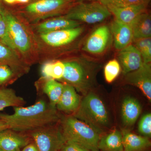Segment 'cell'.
<instances>
[{"instance_id": "cell-1", "label": "cell", "mask_w": 151, "mask_h": 151, "mask_svg": "<svg viewBox=\"0 0 151 151\" xmlns=\"http://www.w3.org/2000/svg\"><path fill=\"white\" fill-rule=\"evenodd\" d=\"M0 119L8 129L17 132H26L50 127L57 121L55 107L42 100L27 107H14V113L0 114Z\"/></svg>"}, {"instance_id": "cell-2", "label": "cell", "mask_w": 151, "mask_h": 151, "mask_svg": "<svg viewBox=\"0 0 151 151\" xmlns=\"http://www.w3.org/2000/svg\"><path fill=\"white\" fill-rule=\"evenodd\" d=\"M73 116L100 134L110 126L109 114L105 104L100 97L92 92L87 93L81 100Z\"/></svg>"}, {"instance_id": "cell-3", "label": "cell", "mask_w": 151, "mask_h": 151, "mask_svg": "<svg viewBox=\"0 0 151 151\" xmlns=\"http://www.w3.org/2000/svg\"><path fill=\"white\" fill-rule=\"evenodd\" d=\"M62 134L65 142H72L90 151H99L98 143L100 134L88 124L73 116L64 119Z\"/></svg>"}, {"instance_id": "cell-4", "label": "cell", "mask_w": 151, "mask_h": 151, "mask_svg": "<svg viewBox=\"0 0 151 151\" xmlns=\"http://www.w3.org/2000/svg\"><path fill=\"white\" fill-rule=\"evenodd\" d=\"M108 8L98 1L75 3L63 16L65 18L88 24L102 22L111 15Z\"/></svg>"}, {"instance_id": "cell-5", "label": "cell", "mask_w": 151, "mask_h": 151, "mask_svg": "<svg viewBox=\"0 0 151 151\" xmlns=\"http://www.w3.org/2000/svg\"><path fill=\"white\" fill-rule=\"evenodd\" d=\"M63 63L65 69L63 79L78 91L87 94L94 80L93 69L90 63L82 60Z\"/></svg>"}, {"instance_id": "cell-6", "label": "cell", "mask_w": 151, "mask_h": 151, "mask_svg": "<svg viewBox=\"0 0 151 151\" xmlns=\"http://www.w3.org/2000/svg\"><path fill=\"white\" fill-rule=\"evenodd\" d=\"M0 14L6 23L15 50L24 55L29 54L32 50L33 44L26 27L16 17L2 5L0 6Z\"/></svg>"}, {"instance_id": "cell-7", "label": "cell", "mask_w": 151, "mask_h": 151, "mask_svg": "<svg viewBox=\"0 0 151 151\" xmlns=\"http://www.w3.org/2000/svg\"><path fill=\"white\" fill-rule=\"evenodd\" d=\"M75 0H31L24 9L26 14L35 20L65 14Z\"/></svg>"}, {"instance_id": "cell-8", "label": "cell", "mask_w": 151, "mask_h": 151, "mask_svg": "<svg viewBox=\"0 0 151 151\" xmlns=\"http://www.w3.org/2000/svg\"><path fill=\"white\" fill-rule=\"evenodd\" d=\"M50 127L35 130L32 133L39 151H60L65 142L62 132Z\"/></svg>"}, {"instance_id": "cell-9", "label": "cell", "mask_w": 151, "mask_h": 151, "mask_svg": "<svg viewBox=\"0 0 151 151\" xmlns=\"http://www.w3.org/2000/svg\"><path fill=\"white\" fill-rule=\"evenodd\" d=\"M112 39L110 28L106 25L101 26L94 30L87 38L82 50L94 55L102 54L109 47Z\"/></svg>"}, {"instance_id": "cell-10", "label": "cell", "mask_w": 151, "mask_h": 151, "mask_svg": "<svg viewBox=\"0 0 151 151\" xmlns=\"http://www.w3.org/2000/svg\"><path fill=\"white\" fill-rule=\"evenodd\" d=\"M84 31L81 26L40 34L45 43L53 47L65 46L78 38Z\"/></svg>"}, {"instance_id": "cell-11", "label": "cell", "mask_w": 151, "mask_h": 151, "mask_svg": "<svg viewBox=\"0 0 151 151\" xmlns=\"http://www.w3.org/2000/svg\"><path fill=\"white\" fill-rule=\"evenodd\" d=\"M127 84L138 87L150 101L151 100V63H143L139 68L125 75Z\"/></svg>"}, {"instance_id": "cell-12", "label": "cell", "mask_w": 151, "mask_h": 151, "mask_svg": "<svg viewBox=\"0 0 151 151\" xmlns=\"http://www.w3.org/2000/svg\"><path fill=\"white\" fill-rule=\"evenodd\" d=\"M117 58L125 75L137 70L143 63L140 53L132 44L119 50Z\"/></svg>"}, {"instance_id": "cell-13", "label": "cell", "mask_w": 151, "mask_h": 151, "mask_svg": "<svg viewBox=\"0 0 151 151\" xmlns=\"http://www.w3.org/2000/svg\"><path fill=\"white\" fill-rule=\"evenodd\" d=\"M110 29L114 41V47L120 50L132 44L133 35L129 24H126L114 19Z\"/></svg>"}, {"instance_id": "cell-14", "label": "cell", "mask_w": 151, "mask_h": 151, "mask_svg": "<svg viewBox=\"0 0 151 151\" xmlns=\"http://www.w3.org/2000/svg\"><path fill=\"white\" fill-rule=\"evenodd\" d=\"M148 6V4H140L119 7H107L115 19L123 23L129 24L137 17L146 12Z\"/></svg>"}, {"instance_id": "cell-15", "label": "cell", "mask_w": 151, "mask_h": 151, "mask_svg": "<svg viewBox=\"0 0 151 151\" xmlns=\"http://www.w3.org/2000/svg\"><path fill=\"white\" fill-rule=\"evenodd\" d=\"M81 101L75 88L66 84L63 86L62 94L56 107L59 111L74 113L79 107Z\"/></svg>"}, {"instance_id": "cell-16", "label": "cell", "mask_w": 151, "mask_h": 151, "mask_svg": "<svg viewBox=\"0 0 151 151\" xmlns=\"http://www.w3.org/2000/svg\"><path fill=\"white\" fill-rule=\"evenodd\" d=\"M27 139L9 129L0 131V149L2 151H17L28 145Z\"/></svg>"}, {"instance_id": "cell-17", "label": "cell", "mask_w": 151, "mask_h": 151, "mask_svg": "<svg viewBox=\"0 0 151 151\" xmlns=\"http://www.w3.org/2000/svg\"><path fill=\"white\" fill-rule=\"evenodd\" d=\"M141 113V105L138 100L130 97L124 99L122 104V116L123 124L126 127L133 126Z\"/></svg>"}, {"instance_id": "cell-18", "label": "cell", "mask_w": 151, "mask_h": 151, "mask_svg": "<svg viewBox=\"0 0 151 151\" xmlns=\"http://www.w3.org/2000/svg\"><path fill=\"white\" fill-rule=\"evenodd\" d=\"M81 26V23L65 18L63 16L54 18L38 25L37 29L40 34Z\"/></svg>"}, {"instance_id": "cell-19", "label": "cell", "mask_w": 151, "mask_h": 151, "mask_svg": "<svg viewBox=\"0 0 151 151\" xmlns=\"http://www.w3.org/2000/svg\"><path fill=\"white\" fill-rule=\"evenodd\" d=\"M129 25L133 32V40L151 37V15L147 12L137 17Z\"/></svg>"}, {"instance_id": "cell-20", "label": "cell", "mask_w": 151, "mask_h": 151, "mask_svg": "<svg viewBox=\"0 0 151 151\" xmlns=\"http://www.w3.org/2000/svg\"><path fill=\"white\" fill-rule=\"evenodd\" d=\"M124 151H142L151 146L148 138L139 136L127 129L122 130Z\"/></svg>"}, {"instance_id": "cell-21", "label": "cell", "mask_w": 151, "mask_h": 151, "mask_svg": "<svg viewBox=\"0 0 151 151\" xmlns=\"http://www.w3.org/2000/svg\"><path fill=\"white\" fill-rule=\"evenodd\" d=\"M98 148L101 151H124L122 132L116 129L100 137Z\"/></svg>"}, {"instance_id": "cell-22", "label": "cell", "mask_w": 151, "mask_h": 151, "mask_svg": "<svg viewBox=\"0 0 151 151\" xmlns=\"http://www.w3.org/2000/svg\"><path fill=\"white\" fill-rule=\"evenodd\" d=\"M24 100L11 89H0V111L9 107H22Z\"/></svg>"}, {"instance_id": "cell-23", "label": "cell", "mask_w": 151, "mask_h": 151, "mask_svg": "<svg viewBox=\"0 0 151 151\" xmlns=\"http://www.w3.org/2000/svg\"><path fill=\"white\" fill-rule=\"evenodd\" d=\"M64 85L55 81L50 79L43 86V92L48 96L50 104L52 107H56L60 99L63 91Z\"/></svg>"}, {"instance_id": "cell-24", "label": "cell", "mask_w": 151, "mask_h": 151, "mask_svg": "<svg viewBox=\"0 0 151 151\" xmlns=\"http://www.w3.org/2000/svg\"><path fill=\"white\" fill-rule=\"evenodd\" d=\"M65 69L64 63L60 61L47 62L42 65V74L44 77L50 79H62Z\"/></svg>"}, {"instance_id": "cell-25", "label": "cell", "mask_w": 151, "mask_h": 151, "mask_svg": "<svg viewBox=\"0 0 151 151\" xmlns=\"http://www.w3.org/2000/svg\"><path fill=\"white\" fill-rule=\"evenodd\" d=\"M14 51L0 41V65L16 68L19 65V60Z\"/></svg>"}, {"instance_id": "cell-26", "label": "cell", "mask_w": 151, "mask_h": 151, "mask_svg": "<svg viewBox=\"0 0 151 151\" xmlns=\"http://www.w3.org/2000/svg\"><path fill=\"white\" fill-rule=\"evenodd\" d=\"M133 45L139 52L142 58L143 63H151V37L133 40Z\"/></svg>"}, {"instance_id": "cell-27", "label": "cell", "mask_w": 151, "mask_h": 151, "mask_svg": "<svg viewBox=\"0 0 151 151\" xmlns=\"http://www.w3.org/2000/svg\"><path fill=\"white\" fill-rule=\"evenodd\" d=\"M121 66L118 60H110L104 68L105 79L108 83L113 82L119 76L121 71Z\"/></svg>"}, {"instance_id": "cell-28", "label": "cell", "mask_w": 151, "mask_h": 151, "mask_svg": "<svg viewBox=\"0 0 151 151\" xmlns=\"http://www.w3.org/2000/svg\"><path fill=\"white\" fill-rule=\"evenodd\" d=\"M105 6L124 7L140 4H149L150 0H98Z\"/></svg>"}, {"instance_id": "cell-29", "label": "cell", "mask_w": 151, "mask_h": 151, "mask_svg": "<svg viewBox=\"0 0 151 151\" xmlns=\"http://www.w3.org/2000/svg\"><path fill=\"white\" fill-rule=\"evenodd\" d=\"M0 41L13 50H14L12 41L9 35L7 26L5 21L0 14Z\"/></svg>"}, {"instance_id": "cell-30", "label": "cell", "mask_w": 151, "mask_h": 151, "mask_svg": "<svg viewBox=\"0 0 151 151\" xmlns=\"http://www.w3.org/2000/svg\"><path fill=\"white\" fill-rule=\"evenodd\" d=\"M138 130L144 137H151V114L147 113L143 116L139 122Z\"/></svg>"}, {"instance_id": "cell-31", "label": "cell", "mask_w": 151, "mask_h": 151, "mask_svg": "<svg viewBox=\"0 0 151 151\" xmlns=\"http://www.w3.org/2000/svg\"><path fill=\"white\" fill-rule=\"evenodd\" d=\"M12 74V70L8 65H0V84L9 80Z\"/></svg>"}, {"instance_id": "cell-32", "label": "cell", "mask_w": 151, "mask_h": 151, "mask_svg": "<svg viewBox=\"0 0 151 151\" xmlns=\"http://www.w3.org/2000/svg\"><path fill=\"white\" fill-rule=\"evenodd\" d=\"M60 151H90L83 146L72 142H65Z\"/></svg>"}, {"instance_id": "cell-33", "label": "cell", "mask_w": 151, "mask_h": 151, "mask_svg": "<svg viewBox=\"0 0 151 151\" xmlns=\"http://www.w3.org/2000/svg\"><path fill=\"white\" fill-rule=\"evenodd\" d=\"M22 151H39L35 144H31L25 146Z\"/></svg>"}, {"instance_id": "cell-34", "label": "cell", "mask_w": 151, "mask_h": 151, "mask_svg": "<svg viewBox=\"0 0 151 151\" xmlns=\"http://www.w3.org/2000/svg\"><path fill=\"white\" fill-rule=\"evenodd\" d=\"M6 129H8V128L5 123L0 119V131Z\"/></svg>"}, {"instance_id": "cell-35", "label": "cell", "mask_w": 151, "mask_h": 151, "mask_svg": "<svg viewBox=\"0 0 151 151\" xmlns=\"http://www.w3.org/2000/svg\"><path fill=\"white\" fill-rule=\"evenodd\" d=\"M31 0H16V3L19 4H28Z\"/></svg>"}, {"instance_id": "cell-36", "label": "cell", "mask_w": 151, "mask_h": 151, "mask_svg": "<svg viewBox=\"0 0 151 151\" xmlns=\"http://www.w3.org/2000/svg\"><path fill=\"white\" fill-rule=\"evenodd\" d=\"M3 1L9 4H13L16 3V0H3Z\"/></svg>"}, {"instance_id": "cell-37", "label": "cell", "mask_w": 151, "mask_h": 151, "mask_svg": "<svg viewBox=\"0 0 151 151\" xmlns=\"http://www.w3.org/2000/svg\"><path fill=\"white\" fill-rule=\"evenodd\" d=\"M98 1V0H75V1H76L78 2H81V1Z\"/></svg>"}, {"instance_id": "cell-38", "label": "cell", "mask_w": 151, "mask_h": 151, "mask_svg": "<svg viewBox=\"0 0 151 151\" xmlns=\"http://www.w3.org/2000/svg\"><path fill=\"white\" fill-rule=\"evenodd\" d=\"M17 151H21L20 149H18L17 150Z\"/></svg>"}, {"instance_id": "cell-39", "label": "cell", "mask_w": 151, "mask_h": 151, "mask_svg": "<svg viewBox=\"0 0 151 151\" xmlns=\"http://www.w3.org/2000/svg\"><path fill=\"white\" fill-rule=\"evenodd\" d=\"M1 0H0V6H1Z\"/></svg>"}, {"instance_id": "cell-40", "label": "cell", "mask_w": 151, "mask_h": 151, "mask_svg": "<svg viewBox=\"0 0 151 151\" xmlns=\"http://www.w3.org/2000/svg\"><path fill=\"white\" fill-rule=\"evenodd\" d=\"M0 151H2L1 150V149H0Z\"/></svg>"}]
</instances>
